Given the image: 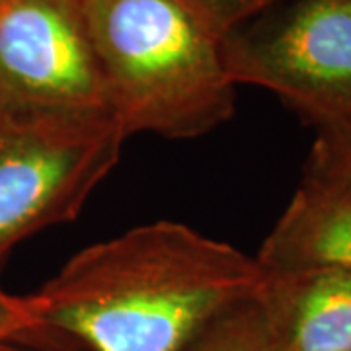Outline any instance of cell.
<instances>
[{"label": "cell", "mask_w": 351, "mask_h": 351, "mask_svg": "<svg viewBox=\"0 0 351 351\" xmlns=\"http://www.w3.org/2000/svg\"><path fill=\"white\" fill-rule=\"evenodd\" d=\"M256 258L174 221L96 242L24 297L34 338L90 351H184L219 316L256 299Z\"/></svg>", "instance_id": "6da1fadb"}, {"label": "cell", "mask_w": 351, "mask_h": 351, "mask_svg": "<svg viewBox=\"0 0 351 351\" xmlns=\"http://www.w3.org/2000/svg\"><path fill=\"white\" fill-rule=\"evenodd\" d=\"M84 16L127 137L195 138L234 115L221 41L180 0H84Z\"/></svg>", "instance_id": "7a4b0ae2"}, {"label": "cell", "mask_w": 351, "mask_h": 351, "mask_svg": "<svg viewBox=\"0 0 351 351\" xmlns=\"http://www.w3.org/2000/svg\"><path fill=\"white\" fill-rule=\"evenodd\" d=\"M221 53L234 84L274 92L318 131L351 125V0H281Z\"/></svg>", "instance_id": "3957f363"}, {"label": "cell", "mask_w": 351, "mask_h": 351, "mask_svg": "<svg viewBox=\"0 0 351 351\" xmlns=\"http://www.w3.org/2000/svg\"><path fill=\"white\" fill-rule=\"evenodd\" d=\"M125 138L112 113L0 117V262L20 240L76 219Z\"/></svg>", "instance_id": "277c9868"}, {"label": "cell", "mask_w": 351, "mask_h": 351, "mask_svg": "<svg viewBox=\"0 0 351 351\" xmlns=\"http://www.w3.org/2000/svg\"><path fill=\"white\" fill-rule=\"evenodd\" d=\"M96 113L112 110L84 0H8L0 12V117Z\"/></svg>", "instance_id": "5b68a950"}, {"label": "cell", "mask_w": 351, "mask_h": 351, "mask_svg": "<svg viewBox=\"0 0 351 351\" xmlns=\"http://www.w3.org/2000/svg\"><path fill=\"white\" fill-rule=\"evenodd\" d=\"M271 351H351V271L265 274L256 295Z\"/></svg>", "instance_id": "8992f818"}, {"label": "cell", "mask_w": 351, "mask_h": 351, "mask_svg": "<svg viewBox=\"0 0 351 351\" xmlns=\"http://www.w3.org/2000/svg\"><path fill=\"white\" fill-rule=\"evenodd\" d=\"M256 260L263 274L351 271V201L301 184Z\"/></svg>", "instance_id": "52a82bcc"}, {"label": "cell", "mask_w": 351, "mask_h": 351, "mask_svg": "<svg viewBox=\"0 0 351 351\" xmlns=\"http://www.w3.org/2000/svg\"><path fill=\"white\" fill-rule=\"evenodd\" d=\"M302 186L351 201V125L318 131L302 170Z\"/></svg>", "instance_id": "ba28073f"}, {"label": "cell", "mask_w": 351, "mask_h": 351, "mask_svg": "<svg viewBox=\"0 0 351 351\" xmlns=\"http://www.w3.org/2000/svg\"><path fill=\"white\" fill-rule=\"evenodd\" d=\"M184 351H271L256 301L213 320Z\"/></svg>", "instance_id": "9c48e42d"}, {"label": "cell", "mask_w": 351, "mask_h": 351, "mask_svg": "<svg viewBox=\"0 0 351 351\" xmlns=\"http://www.w3.org/2000/svg\"><path fill=\"white\" fill-rule=\"evenodd\" d=\"M201 25L221 39L281 0H180Z\"/></svg>", "instance_id": "30bf717a"}, {"label": "cell", "mask_w": 351, "mask_h": 351, "mask_svg": "<svg viewBox=\"0 0 351 351\" xmlns=\"http://www.w3.org/2000/svg\"><path fill=\"white\" fill-rule=\"evenodd\" d=\"M34 338V322L24 297H14L0 289V341L27 346Z\"/></svg>", "instance_id": "8fae6325"}, {"label": "cell", "mask_w": 351, "mask_h": 351, "mask_svg": "<svg viewBox=\"0 0 351 351\" xmlns=\"http://www.w3.org/2000/svg\"><path fill=\"white\" fill-rule=\"evenodd\" d=\"M0 351H41V350L29 348V346H22V343H16V341H0Z\"/></svg>", "instance_id": "7c38bea8"}, {"label": "cell", "mask_w": 351, "mask_h": 351, "mask_svg": "<svg viewBox=\"0 0 351 351\" xmlns=\"http://www.w3.org/2000/svg\"><path fill=\"white\" fill-rule=\"evenodd\" d=\"M6 4H8V0H0V12L4 10V6H6Z\"/></svg>", "instance_id": "4fadbf2b"}]
</instances>
